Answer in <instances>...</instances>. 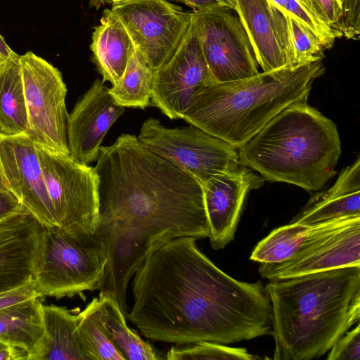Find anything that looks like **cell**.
Returning a JSON list of instances; mask_svg holds the SVG:
<instances>
[{
    "label": "cell",
    "instance_id": "6da1fadb",
    "mask_svg": "<svg viewBox=\"0 0 360 360\" xmlns=\"http://www.w3.org/2000/svg\"><path fill=\"white\" fill-rule=\"evenodd\" d=\"M179 237L153 251L133 281L127 317L147 338L176 345L231 344L271 335L272 307L262 283L237 281Z\"/></svg>",
    "mask_w": 360,
    "mask_h": 360
},
{
    "label": "cell",
    "instance_id": "7a4b0ae2",
    "mask_svg": "<svg viewBox=\"0 0 360 360\" xmlns=\"http://www.w3.org/2000/svg\"><path fill=\"white\" fill-rule=\"evenodd\" d=\"M96 162V228L155 249L179 237L209 238L202 185L136 136L122 134L101 146Z\"/></svg>",
    "mask_w": 360,
    "mask_h": 360
},
{
    "label": "cell",
    "instance_id": "3957f363",
    "mask_svg": "<svg viewBox=\"0 0 360 360\" xmlns=\"http://www.w3.org/2000/svg\"><path fill=\"white\" fill-rule=\"evenodd\" d=\"M274 359L311 360L329 352L360 319V266L271 280Z\"/></svg>",
    "mask_w": 360,
    "mask_h": 360
},
{
    "label": "cell",
    "instance_id": "277c9868",
    "mask_svg": "<svg viewBox=\"0 0 360 360\" xmlns=\"http://www.w3.org/2000/svg\"><path fill=\"white\" fill-rule=\"evenodd\" d=\"M324 72L319 60L216 82L195 93L182 119L239 149L285 108L307 101L314 82Z\"/></svg>",
    "mask_w": 360,
    "mask_h": 360
},
{
    "label": "cell",
    "instance_id": "5b68a950",
    "mask_svg": "<svg viewBox=\"0 0 360 360\" xmlns=\"http://www.w3.org/2000/svg\"><path fill=\"white\" fill-rule=\"evenodd\" d=\"M335 124L307 101L275 115L238 149L240 163L268 181L316 191L333 177L341 155Z\"/></svg>",
    "mask_w": 360,
    "mask_h": 360
},
{
    "label": "cell",
    "instance_id": "8992f818",
    "mask_svg": "<svg viewBox=\"0 0 360 360\" xmlns=\"http://www.w3.org/2000/svg\"><path fill=\"white\" fill-rule=\"evenodd\" d=\"M106 262L105 245L95 231L44 226L34 269L39 295L71 297L98 290Z\"/></svg>",
    "mask_w": 360,
    "mask_h": 360
},
{
    "label": "cell",
    "instance_id": "52a82bcc",
    "mask_svg": "<svg viewBox=\"0 0 360 360\" xmlns=\"http://www.w3.org/2000/svg\"><path fill=\"white\" fill-rule=\"evenodd\" d=\"M139 140L149 150L174 163L202 186L212 176L238 167V149L191 125L168 128L150 117L142 124Z\"/></svg>",
    "mask_w": 360,
    "mask_h": 360
},
{
    "label": "cell",
    "instance_id": "ba28073f",
    "mask_svg": "<svg viewBox=\"0 0 360 360\" xmlns=\"http://www.w3.org/2000/svg\"><path fill=\"white\" fill-rule=\"evenodd\" d=\"M27 110L26 134L36 146L70 155L65 106L67 87L60 72L31 51L19 56Z\"/></svg>",
    "mask_w": 360,
    "mask_h": 360
},
{
    "label": "cell",
    "instance_id": "9c48e42d",
    "mask_svg": "<svg viewBox=\"0 0 360 360\" xmlns=\"http://www.w3.org/2000/svg\"><path fill=\"white\" fill-rule=\"evenodd\" d=\"M37 146L58 226L92 233L98 219V178L94 167Z\"/></svg>",
    "mask_w": 360,
    "mask_h": 360
},
{
    "label": "cell",
    "instance_id": "30bf717a",
    "mask_svg": "<svg viewBox=\"0 0 360 360\" xmlns=\"http://www.w3.org/2000/svg\"><path fill=\"white\" fill-rule=\"evenodd\" d=\"M110 10L154 72L172 56L193 17L167 0H131Z\"/></svg>",
    "mask_w": 360,
    "mask_h": 360
},
{
    "label": "cell",
    "instance_id": "8fae6325",
    "mask_svg": "<svg viewBox=\"0 0 360 360\" xmlns=\"http://www.w3.org/2000/svg\"><path fill=\"white\" fill-rule=\"evenodd\" d=\"M207 66L217 82L248 78L259 72L249 38L235 10L193 12Z\"/></svg>",
    "mask_w": 360,
    "mask_h": 360
},
{
    "label": "cell",
    "instance_id": "7c38bea8",
    "mask_svg": "<svg viewBox=\"0 0 360 360\" xmlns=\"http://www.w3.org/2000/svg\"><path fill=\"white\" fill-rule=\"evenodd\" d=\"M193 21L169 59L154 72L150 101L172 120L182 119L195 93L216 82Z\"/></svg>",
    "mask_w": 360,
    "mask_h": 360
},
{
    "label": "cell",
    "instance_id": "4fadbf2b",
    "mask_svg": "<svg viewBox=\"0 0 360 360\" xmlns=\"http://www.w3.org/2000/svg\"><path fill=\"white\" fill-rule=\"evenodd\" d=\"M0 164L9 190L21 204L44 226H58L37 146L25 133H0Z\"/></svg>",
    "mask_w": 360,
    "mask_h": 360
},
{
    "label": "cell",
    "instance_id": "5bb4252c",
    "mask_svg": "<svg viewBox=\"0 0 360 360\" xmlns=\"http://www.w3.org/2000/svg\"><path fill=\"white\" fill-rule=\"evenodd\" d=\"M352 266H360V218L314 239L284 261L260 263L259 272L271 281Z\"/></svg>",
    "mask_w": 360,
    "mask_h": 360
},
{
    "label": "cell",
    "instance_id": "9a60e30c",
    "mask_svg": "<svg viewBox=\"0 0 360 360\" xmlns=\"http://www.w3.org/2000/svg\"><path fill=\"white\" fill-rule=\"evenodd\" d=\"M124 110V107L115 102L109 88L96 79L68 115L70 156L85 165L96 162L105 134Z\"/></svg>",
    "mask_w": 360,
    "mask_h": 360
},
{
    "label": "cell",
    "instance_id": "2e32d148",
    "mask_svg": "<svg viewBox=\"0 0 360 360\" xmlns=\"http://www.w3.org/2000/svg\"><path fill=\"white\" fill-rule=\"evenodd\" d=\"M235 4L263 72L295 68L285 14L270 0H235Z\"/></svg>",
    "mask_w": 360,
    "mask_h": 360
},
{
    "label": "cell",
    "instance_id": "e0dca14e",
    "mask_svg": "<svg viewBox=\"0 0 360 360\" xmlns=\"http://www.w3.org/2000/svg\"><path fill=\"white\" fill-rule=\"evenodd\" d=\"M252 169L240 164L218 174L203 186L204 202L213 249L224 248L234 238L245 197L264 181Z\"/></svg>",
    "mask_w": 360,
    "mask_h": 360
},
{
    "label": "cell",
    "instance_id": "ac0fdd59",
    "mask_svg": "<svg viewBox=\"0 0 360 360\" xmlns=\"http://www.w3.org/2000/svg\"><path fill=\"white\" fill-rule=\"evenodd\" d=\"M44 228L25 207L0 220V292L16 288L34 279Z\"/></svg>",
    "mask_w": 360,
    "mask_h": 360
},
{
    "label": "cell",
    "instance_id": "d6986e66",
    "mask_svg": "<svg viewBox=\"0 0 360 360\" xmlns=\"http://www.w3.org/2000/svg\"><path fill=\"white\" fill-rule=\"evenodd\" d=\"M360 217V158L342 170L334 185L312 198L290 221L314 224Z\"/></svg>",
    "mask_w": 360,
    "mask_h": 360
},
{
    "label": "cell",
    "instance_id": "ffe728a7",
    "mask_svg": "<svg viewBox=\"0 0 360 360\" xmlns=\"http://www.w3.org/2000/svg\"><path fill=\"white\" fill-rule=\"evenodd\" d=\"M90 49L101 81L113 85L122 77L134 46L122 23L106 8L92 32Z\"/></svg>",
    "mask_w": 360,
    "mask_h": 360
},
{
    "label": "cell",
    "instance_id": "44dd1931",
    "mask_svg": "<svg viewBox=\"0 0 360 360\" xmlns=\"http://www.w3.org/2000/svg\"><path fill=\"white\" fill-rule=\"evenodd\" d=\"M360 217H345L314 224L291 223L272 231L259 241L250 259L260 263L284 261L314 239L343 227Z\"/></svg>",
    "mask_w": 360,
    "mask_h": 360
},
{
    "label": "cell",
    "instance_id": "7402d4cb",
    "mask_svg": "<svg viewBox=\"0 0 360 360\" xmlns=\"http://www.w3.org/2000/svg\"><path fill=\"white\" fill-rule=\"evenodd\" d=\"M39 297H32L0 309V342L25 351L38 360L44 329Z\"/></svg>",
    "mask_w": 360,
    "mask_h": 360
},
{
    "label": "cell",
    "instance_id": "603a6c76",
    "mask_svg": "<svg viewBox=\"0 0 360 360\" xmlns=\"http://www.w3.org/2000/svg\"><path fill=\"white\" fill-rule=\"evenodd\" d=\"M41 314L44 333L38 360H90L77 331V314L43 304Z\"/></svg>",
    "mask_w": 360,
    "mask_h": 360
},
{
    "label": "cell",
    "instance_id": "cb8c5ba5",
    "mask_svg": "<svg viewBox=\"0 0 360 360\" xmlns=\"http://www.w3.org/2000/svg\"><path fill=\"white\" fill-rule=\"evenodd\" d=\"M27 127L22 75L19 55L15 53L0 68V133L20 134Z\"/></svg>",
    "mask_w": 360,
    "mask_h": 360
},
{
    "label": "cell",
    "instance_id": "d4e9b609",
    "mask_svg": "<svg viewBox=\"0 0 360 360\" xmlns=\"http://www.w3.org/2000/svg\"><path fill=\"white\" fill-rule=\"evenodd\" d=\"M101 300V312L106 332L126 360H159L160 356L152 346L126 323V316L118 303L111 296L99 293Z\"/></svg>",
    "mask_w": 360,
    "mask_h": 360
},
{
    "label": "cell",
    "instance_id": "484cf974",
    "mask_svg": "<svg viewBox=\"0 0 360 360\" xmlns=\"http://www.w3.org/2000/svg\"><path fill=\"white\" fill-rule=\"evenodd\" d=\"M153 75L154 71L134 48L122 77L109 92L121 106L145 109L151 98Z\"/></svg>",
    "mask_w": 360,
    "mask_h": 360
},
{
    "label": "cell",
    "instance_id": "4316f807",
    "mask_svg": "<svg viewBox=\"0 0 360 360\" xmlns=\"http://www.w3.org/2000/svg\"><path fill=\"white\" fill-rule=\"evenodd\" d=\"M77 331L90 360H126L106 332L99 296L77 314Z\"/></svg>",
    "mask_w": 360,
    "mask_h": 360
},
{
    "label": "cell",
    "instance_id": "83f0119b",
    "mask_svg": "<svg viewBox=\"0 0 360 360\" xmlns=\"http://www.w3.org/2000/svg\"><path fill=\"white\" fill-rule=\"evenodd\" d=\"M255 358L245 348L230 347L224 344L210 341L173 346L165 357L168 360H252Z\"/></svg>",
    "mask_w": 360,
    "mask_h": 360
},
{
    "label": "cell",
    "instance_id": "f1b7e54d",
    "mask_svg": "<svg viewBox=\"0 0 360 360\" xmlns=\"http://www.w3.org/2000/svg\"><path fill=\"white\" fill-rule=\"evenodd\" d=\"M294 67L322 60L325 48L319 39L290 15H286Z\"/></svg>",
    "mask_w": 360,
    "mask_h": 360
},
{
    "label": "cell",
    "instance_id": "f546056e",
    "mask_svg": "<svg viewBox=\"0 0 360 360\" xmlns=\"http://www.w3.org/2000/svg\"><path fill=\"white\" fill-rule=\"evenodd\" d=\"M270 1L314 35L326 49L333 46L335 39L338 38L335 34L311 15L297 0Z\"/></svg>",
    "mask_w": 360,
    "mask_h": 360
},
{
    "label": "cell",
    "instance_id": "4dcf8cb0",
    "mask_svg": "<svg viewBox=\"0 0 360 360\" xmlns=\"http://www.w3.org/2000/svg\"><path fill=\"white\" fill-rule=\"evenodd\" d=\"M311 15L342 37L340 22L342 9L338 0H297Z\"/></svg>",
    "mask_w": 360,
    "mask_h": 360
},
{
    "label": "cell",
    "instance_id": "1f68e13d",
    "mask_svg": "<svg viewBox=\"0 0 360 360\" xmlns=\"http://www.w3.org/2000/svg\"><path fill=\"white\" fill-rule=\"evenodd\" d=\"M329 351L328 360H360L359 322L340 338Z\"/></svg>",
    "mask_w": 360,
    "mask_h": 360
},
{
    "label": "cell",
    "instance_id": "d6a6232c",
    "mask_svg": "<svg viewBox=\"0 0 360 360\" xmlns=\"http://www.w3.org/2000/svg\"><path fill=\"white\" fill-rule=\"evenodd\" d=\"M40 297L34 279L16 288L0 292V309L32 297Z\"/></svg>",
    "mask_w": 360,
    "mask_h": 360
},
{
    "label": "cell",
    "instance_id": "836d02e7",
    "mask_svg": "<svg viewBox=\"0 0 360 360\" xmlns=\"http://www.w3.org/2000/svg\"><path fill=\"white\" fill-rule=\"evenodd\" d=\"M188 6L193 12L203 11L214 8L236 9L235 0H167Z\"/></svg>",
    "mask_w": 360,
    "mask_h": 360
},
{
    "label": "cell",
    "instance_id": "e575fe53",
    "mask_svg": "<svg viewBox=\"0 0 360 360\" xmlns=\"http://www.w3.org/2000/svg\"><path fill=\"white\" fill-rule=\"evenodd\" d=\"M25 207L9 190L0 188V220L22 211Z\"/></svg>",
    "mask_w": 360,
    "mask_h": 360
},
{
    "label": "cell",
    "instance_id": "d590c367",
    "mask_svg": "<svg viewBox=\"0 0 360 360\" xmlns=\"http://www.w3.org/2000/svg\"><path fill=\"white\" fill-rule=\"evenodd\" d=\"M15 52L8 46L4 39L0 35V56L8 59Z\"/></svg>",
    "mask_w": 360,
    "mask_h": 360
},
{
    "label": "cell",
    "instance_id": "8d00e7d4",
    "mask_svg": "<svg viewBox=\"0 0 360 360\" xmlns=\"http://www.w3.org/2000/svg\"><path fill=\"white\" fill-rule=\"evenodd\" d=\"M114 0H89V7L98 9L106 4H112Z\"/></svg>",
    "mask_w": 360,
    "mask_h": 360
},
{
    "label": "cell",
    "instance_id": "74e56055",
    "mask_svg": "<svg viewBox=\"0 0 360 360\" xmlns=\"http://www.w3.org/2000/svg\"><path fill=\"white\" fill-rule=\"evenodd\" d=\"M0 188H5V189H9L8 187V185L6 184V181L5 180L4 176L3 174L2 169L1 167V164H0Z\"/></svg>",
    "mask_w": 360,
    "mask_h": 360
},
{
    "label": "cell",
    "instance_id": "f35d334b",
    "mask_svg": "<svg viewBox=\"0 0 360 360\" xmlns=\"http://www.w3.org/2000/svg\"><path fill=\"white\" fill-rule=\"evenodd\" d=\"M129 1H131V0H114L113 3L112 4V6H118V5H120L122 4L126 3Z\"/></svg>",
    "mask_w": 360,
    "mask_h": 360
},
{
    "label": "cell",
    "instance_id": "ab89813d",
    "mask_svg": "<svg viewBox=\"0 0 360 360\" xmlns=\"http://www.w3.org/2000/svg\"><path fill=\"white\" fill-rule=\"evenodd\" d=\"M7 60L8 59L4 58L0 56V68Z\"/></svg>",
    "mask_w": 360,
    "mask_h": 360
},
{
    "label": "cell",
    "instance_id": "60d3db41",
    "mask_svg": "<svg viewBox=\"0 0 360 360\" xmlns=\"http://www.w3.org/2000/svg\"><path fill=\"white\" fill-rule=\"evenodd\" d=\"M6 346H7V345H5V344H4V343L0 342V349H1V348H3V347H6Z\"/></svg>",
    "mask_w": 360,
    "mask_h": 360
},
{
    "label": "cell",
    "instance_id": "b9f144b4",
    "mask_svg": "<svg viewBox=\"0 0 360 360\" xmlns=\"http://www.w3.org/2000/svg\"><path fill=\"white\" fill-rule=\"evenodd\" d=\"M338 1H339V2H340V0H338Z\"/></svg>",
    "mask_w": 360,
    "mask_h": 360
}]
</instances>
